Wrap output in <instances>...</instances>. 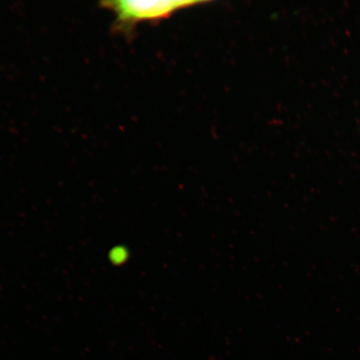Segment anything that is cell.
<instances>
[{
	"label": "cell",
	"instance_id": "1",
	"mask_svg": "<svg viewBox=\"0 0 360 360\" xmlns=\"http://www.w3.org/2000/svg\"><path fill=\"white\" fill-rule=\"evenodd\" d=\"M205 3L188 0H116L103 1L101 6L115 13V28L129 34L141 22L169 19L175 13Z\"/></svg>",
	"mask_w": 360,
	"mask_h": 360
}]
</instances>
